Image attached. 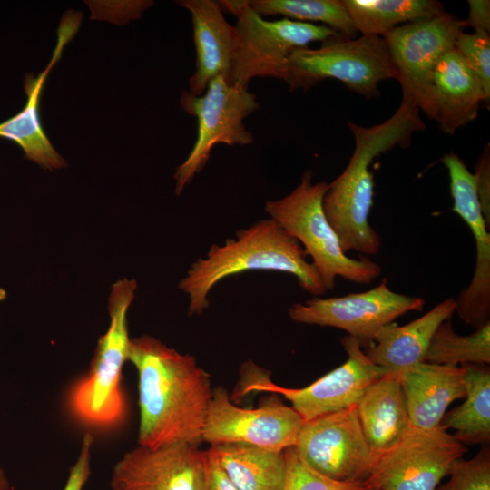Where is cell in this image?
I'll list each match as a JSON object with an SVG mask.
<instances>
[{"mask_svg":"<svg viewBox=\"0 0 490 490\" xmlns=\"http://www.w3.org/2000/svg\"><path fill=\"white\" fill-rule=\"evenodd\" d=\"M128 360L138 373L139 446L199 445L213 389L196 358L144 335L131 338Z\"/></svg>","mask_w":490,"mask_h":490,"instance_id":"cell-1","label":"cell"},{"mask_svg":"<svg viewBox=\"0 0 490 490\" xmlns=\"http://www.w3.org/2000/svg\"><path fill=\"white\" fill-rule=\"evenodd\" d=\"M348 125L355 148L347 167L328 183L322 207L345 253L354 250L376 255L381 240L369 222L374 195L370 166L376 158L394 147H407L414 132L424 130L426 124L417 105L402 98L397 111L386 121L369 127L348 121Z\"/></svg>","mask_w":490,"mask_h":490,"instance_id":"cell-2","label":"cell"},{"mask_svg":"<svg viewBox=\"0 0 490 490\" xmlns=\"http://www.w3.org/2000/svg\"><path fill=\"white\" fill-rule=\"evenodd\" d=\"M300 244L272 219L260 220L236 232L222 245H212L194 261L179 282L189 297L188 313L201 315L209 307L208 296L222 279L250 270L293 275L304 290L319 297L327 290Z\"/></svg>","mask_w":490,"mask_h":490,"instance_id":"cell-3","label":"cell"},{"mask_svg":"<svg viewBox=\"0 0 490 490\" xmlns=\"http://www.w3.org/2000/svg\"><path fill=\"white\" fill-rule=\"evenodd\" d=\"M328 187L326 181L313 182V172L307 171L294 190L267 201L264 210L311 258L327 291L336 287L338 277L368 285L381 274V267L367 257L353 259L343 251L322 207Z\"/></svg>","mask_w":490,"mask_h":490,"instance_id":"cell-4","label":"cell"},{"mask_svg":"<svg viewBox=\"0 0 490 490\" xmlns=\"http://www.w3.org/2000/svg\"><path fill=\"white\" fill-rule=\"evenodd\" d=\"M136 289L134 279H122L113 285L108 300L109 328L98 340L88 374L70 394V407L75 416L95 427L115 426L125 413L121 380L131 340L127 313Z\"/></svg>","mask_w":490,"mask_h":490,"instance_id":"cell-5","label":"cell"},{"mask_svg":"<svg viewBox=\"0 0 490 490\" xmlns=\"http://www.w3.org/2000/svg\"><path fill=\"white\" fill-rule=\"evenodd\" d=\"M342 82L348 89L366 99L379 96L378 84L397 78L386 40L360 35L330 38L317 48L303 47L289 56L281 80L291 92L308 90L325 79Z\"/></svg>","mask_w":490,"mask_h":490,"instance_id":"cell-6","label":"cell"},{"mask_svg":"<svg viewBox=\"0 0 490 490\" xmlns=\"http://www.w3.org/2000/svg\"><path fill=\"white\" fill-rule=\"evenodd\" d=\"M219 4L236 18L239 45L230 81L239 85L248 86L256 77L281 80L294 50L340 35L319 24L266 19L250 7L249 0H220Z\"/></svg>","mask_w":490,"mask_h":490,"instance_id":"cell-7","label":"cell"},{"mask_svg":"<svg viewBox=\"0 0 490 490\" xmlns=\"http://www.w3.org/2000/svg\"><path fill=\"white\" fill-rule=\"evenodd\" d=\"M180 103L196 119L197 136L190 153L175 170L177 195L202 171L215 145L243 146L254 142L244 120L260 108L248 86L233 83L222 75L213 78L201 95L184 91Z\"/></svg>","mask_w":490,"mask_h":490,"instance_id":"cell-8","label":"cell"},{"mask_svg":"<svg viewBox=\"0 0 490 490\" xmlns=\"http://www.w3.org/2000/svg\"><path fill=\"white\" fill-rule=\"evenodd\" d=\"M340 342L348 356L345 363L302 388L278 386L253 363L244 364L241 395L252 391L281 395L304 422L355 407L366 390L387 371L374 364L352 337L346 336Z\"/></svg>","mask_w":490,"mask_h":490,"instance_id":"cell-9","label":"cell"},{"mask_svg":"<svg viewBox=\"0 0 490 490\" xmlns=\"http://www.w3.org/2000/svg\"><path fill=\"white\" fill-rule=\"evenodd\" d=\"M465 28L464 20L443 11L399 25L383 36L397 72L402 98L412 100L430 120L434 114L435 67L455 47L457 36Z\"/></svg>","mask_w":490,"mask_h":490,"instance_id":"cell-10","label":"cell"},{"mask_svg":"<svg viewBox=\"0 0 490 490\" xmlns=\"http://www.w3.org/2000/svg\"><path fill=\"white\" fill-rule=\"evenodd\" d=\"M466 447L441 426L410 427L393 447L373 463L364 482L369 490H436Z\"/></svg>","mask_w":490,"mask_h":490,"instance_id":"cell-11","label":"cell"},{"mask_svg":"<svg viewBox=\"0 0 490 490\" xmlns=\"http://www.w3.org/2000/svg\"><path fill=\"white\" fill-rule=\"evenodd\" d=\"M424 305L420 297L393 291L384 279L366 291L295 303L289 316L297 323L342 329L368 348L382 327L407 312L422 310Z\"/></svg>","mask_w":490,"mask_h":490,"instance_id":"cell-12","label":"cell"},{"mask_svg":"<svg viewBox=\"0 0 490 490\" xmlns=\"http://www.w3.org/2000/svg\"><path fill=\"white\" fill-rule=\"evenodd\" d=\"M303 423L291 406L276 397L256 408H242L230 401L225 388L219 387L212 390L202 441L211 446L241 443L284 451L295 446Z\"/></svg>","mask_w":490,"mask_h":490,"instance_id":"cell-13","label":"cell"},{"mask_svg":"<svg viewBox=\"0 0 490 490\" xmlns=\"http://www.w3.org/2000/svg\"><path fill=\"white\" fill-rule=\"evenodd\" d=\"M294 448L310 467L338 481L364 483L372 467L356 406L305 421Z\"/></svg>","mask_w":490,"mask_h":490,"instance_id":"cell-14","label":"cell"},{"mask_svg":"<svg viewBox=\"0 0 490 490\" xmlns=\"http://www.w3.org/2000/svg\"><path fill=\"white\" fill-rule=\"evenodd\" d=\"M441 162L449 176L452 211L466 223L475 241L476 260L471 281L455 299V312L475 329L490 322V226L482 212L474 173L453 152L445 154Z\"/></svg>","mask_w":490,"mask_h":490,"instance_id":"cell-15","label":"cell"},{"mask_svg":"<svg viewBox=\"0 0 490 490\" xmlns=\"http://www.w3.org/2000/svg\"><path fill=\"white\" fill-rule=\"evenodd\" d=\"M203 462L198 445L139 446L114 465L110 485L112 490H201Z\"/></svg>","mask_w":490,"mask_h":490,"instance_id":"cell-16","label":"cell"},{"mask_svg":"<svg viewBox=\"0 0 490 490\" xmlns=\"http://www.w3.org/2000/svg\"><path fill=\"white\" fill-rule=\"evenodd\" d=\"M81 20L80 12L70 10L63 15L57 30L56 46L48 65L37 76L27 74L24 77L26 103L19 113L0 122V137L15 142L23 150L25 159L49 171L64 168L66 162L43 130L39 117L41 93L51 69L76 34Z\"/></svg>","mask_w":490,"mask_h":490,"instance_id":"cell-17","label":"cell"},{"mask_svg":"<svg viewBox=\"0 0 490 490\" xmlns=\"http://www.w3.org/2000/svg\"><path fill=\"white\" fill-rule=\"evenodd\" d=\"M177 4L188 10L191 17L196 63L188 92L198 96L216 76L222 75L230 81L239 35L234 24L224 17L219 1L180 0Z\"/></svg>","mask_w":490,"mask_h":490,"instance_id":"cell-18","label":"cell"},{"mask_svg":"<svg viewBox=\"0 0 490 490\" xmlns=\"http://www.w3.org/2000/svg\"><path fill=\"white\" fill-rule=\"evenodd\" d=\"M412 427H440L447 407L466 395L463 366L420 362L399 372Z\"/></svg>","mask_w":490,"mask_h":490,"instance_id":"cell-19","label":"cell"},{"mask_svg":"<svg viewBox=\"0 0 490 490\" xmlns=\"http://www.w3.org/2000/svg\"><path fill=\"white\" fill-rule=\"evenodd\" d=\"M432 94L433 120L445 134L452 135L474 121L485 103L480 80L455 47L435 67Z\"/></svg>","mask_w":490,"mask_h":490,"instance_id":"cell-20","label":"cell"},{"mask_svg":"<svg viewBox=\"0 0 490 490\" xmlns=\"http://www.w3.org/2000/svg\"><path fill=\"white\" fill-rule=\"evenodd\" d=\"M455 310L456 300L448 298L407 324H387L378 330L365 353L374 364L387 372L399 373L424 362L436 330L452 318Z\"/></svg>","mask_w":490,"mask_h":490,"instance_id":"cell-21","label":"cell"},{"mask_svg":"<svg viewBox=\"0 0 490 490\" xmlns=\"http://www.w3.org/2000/svg\"><path fill=\"white\" fill-rule=\"evenodd\" d=\"M368 444L372 465L397 445L411 427L399 373L387 372L376 380L356 405Z\"/></svg>","mask_w":490,"mask_h":490,"instance_id":"cell-22","label":"cell"},{"mask_svg":"<svg viewBox=\"0 0 490 490\" xmlns=\"http://www.w3.org/2000/svg\"><path fill=\"white\" fill-rule=\"evenodd\" d=\"M208 450L240 490H283L284 451L241 443L214 445Z\"/></svg>","mask_w":490,"mask_h":490,"instance_id":"cell-23","label":"cell"},{"mask_svg":"<svg viewBox=\"0 0 490 490\" xmlns=\"http://www.w3.org/2000/svg\"><path fill=\"white\" fill-rule=\"evenodd\" d=\"M463 367L464 402L445 414L440 426L452 429L463 445H486L490 441V369L486 365Z\"/></svg>","mask_w":490,"mask_h":490,"instance_id":"cell-24","label":"cell"},{"mask_svg":"<svg viewBox=\"0 0 490 490\" xmlns=\"http://www.w3.org/2000/svg\"><path fill=\"white\" fill-rule=\"evenodd\" d=\"M358 33L385 36L396 27L437 15L436 0H341Z\"/></svg>","mask_w":490,"mask_h":490,"instance_id":"cell-25","label":"cell"},{"mask_svg":"<svg viewBox=\"0 0 490 490\" xmlns=\"http://www.w3.org/2000/svg\"><path fill=\"white\" fill-rule=\"evenodd\" d=\"M261 16H281L290 20L319 23L346 38L358 34L341 0H249Z\"/></svg>","mask_w":490,"mask_h":490,"instance_id":"cell-26","label":"cell"},{"mask_svg":"<svg viewBox=\"0 0 490 490\" xmlns=\"http://www.w3.org/2000/svg\"><path fill=\"white\" fill-rule=\"evenodd\" d=\"M425 361L464 366L490 363V322L475 328L469 335L457 334L451 318L444 321L436 330L428 346Z\"/></svg>","mask_w":490,"mask_h":490,"instance_id":"cell-27","label":"cell"},{"mask_svg":"<svg viewBox=\"0 0 490 490\" xmlns=\"http://www.w3.org/2000/svg\"><path fill=\"white\" fill-rule=\"evenodd\" d=\"M286 476L283 490H369L364 483L331 479L310 467L294 446L284 450Z\"/></svg>","mask_w":490,"mask_h":490,"instance_id":"cell-28","label":"cell"},{"mask_svg":"<svg viewBox=\"0 0 490 490\" xmlns=\"http://www.w3.org/2000/svg\"><path fill=\"white\" fill-rule=\"evenodd\" d=\"M449 479L436 490H490V449L485 446L472 458L456 460Z\"/></svg>","mask_w":490,"mask_h":490,"instance_id":"cell-29","label":"cell"},{"mask_svg":"<svg viewBox=\"0 0 490 490\" xmlns=\"http://www.w3.org/2000/svg\"><path fill=\"white\" fill-rule=\"evenodd\" d=\"M455 48L480 80L485 97L490 100V34L482 31L462 32L455 42Z\"/></svg>","mask_w":490,"mask_h":490,"instance_id":"cell-30","label":"cell"},{"mask_svg":"<svg viewBox=\"0 0 490 490\" xmlns=\"http://www.w3.org/2000/svg\"><path fill=\"white\" fill-rule=\"evenodd\" d=\"M93 444V436L86 433L83 437L78 457L70 468L67 480L62 490H83L91 475Z\"/></svg>","mask_w":490,"mask_h":490,"instance_id":"cell-31","label":"cell"},{"mask_svg":"<svg viewBox=\"0 0 490 490\" xmlns=\"http://www.w3.org/2000/svg\"><path fill=\"white\" fill-rule=\"evenodd\" d=\"M475 190L482 212L490 226V148L487 143L475 164Z\"/></svg>","mask_w":490,"mask_h":490,"instance_id":"cell-32","label":"cell"},{"mask_svg":"<svg viewBox=\"0 0 490 490\" xmlns=\"http://www.w3.org/2000/svg\"><path fill=\"white\" fill-rule=\"evenodd\" d=\"M201 490H240L229 478L215 456L209 450L204 451Z\"/></svg>","mask_w":490,"mask_h":490,"instance_id":"cell-33","label":"cell"},{"mask_svg":"<svg viewBox=\"0 0 490 490\" xmlns=\"http://www.w3.org/2000/svg\"><path fill=\"white\" fill-rule=\"evenodd\" d=\"M469 12L464 20L465 26L472 27L474 31L490 33V1L469 0Z\"/></svg>","mask_w":490,"mask_h":490,"instance_id":"cell-34","label":"cell"},{"mask_svg":"<svg viewBox=\"0 0 490 490\" xmlns=\"http://www.w3.org/2000/svg\"><path fill=\"white\" fill-rule=\"evenodd\" d=\"M0 490H11L8 478L2 468H0Z\"/></svg>","mask_w":490,"mask_h":490,"instance_id":"cell-35","label":"cell"},{"mask_svg":"<svg viewBox=\"0 0 490 490\" xmlns=\"http://www.w3.org/2000/svg\"><path fill=\"white\" fill-rule=\"evenodd\" d=\"M6 297V292L4 289L0 288V301L4 300Z\"/></svg>","mask_w":490,"mask_h":490,"instance_id":"cell-36","label":"cell"}]
</instances>
